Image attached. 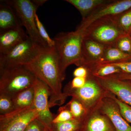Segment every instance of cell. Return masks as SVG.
I'll return each instance as SVG.
<instances>
[{
	"mask_svg": "<svg viewBox=\"0 0 131 131\" xmlns=\"http://www.w3.org/2000/svg\"><path fill=\"white\" fill-rule=\"evenodd\" d=\"M22 65L49 87L50 91V108L63 103L65 100L62 91V82L65 74L61 70L55 48L41 49L30 61Z\"/></svg>",
	"mask_w": 131,
	"mask_h": 131,
	"instance_id": "cell-1",
	"label": "cell"
},
{
	"mask_svg": "<svg viewBox=\"0 0 131 131\" xmlns=\"http://www.w3.org/2000/svg\"><path fill=\"white\" fill-rule=\"evenodd\" d=\"M83 32L76 29L73 31L62 32L54 38L55 49L58 56L62 72L71 64L82 66V45Z\"/></svg>",
	"mask_w": 131,
	"mask_h": 131,
	"instance_id": "cell-2",
	"label": "cell"
},
{
	"mask_svg": "<svg viewBox=\"0 0 131 131\" xmlns=\"http://www.w3.org/2000/svg\"><path fill=\"white\" fill-rule=\"evenodd\" d=\"M37 78L24 66L0 69V94L13 98L34 86Z\"/></svg>",
	"mask_w": 131,
	"mask_h": 131,
	"instance_id": "cell-3",
	"label": "cell"
},
{
	"mask_svg": "<svg viewBox=\"0 0 131 131\" xmlns=\"http://www.w3.org/2000/svg\"><path fill=\"white\" fill-rule=\"evenodd\" d=\"M126 33L118 27L112 16H108L90 24L83 31V37L107 46H115L117 40Z\"/></svg>",
	"mask_w": 131,
	"mask_h": 131,
	"instance_id": "cell-4",
	"label": "cell"
},
{
	"mask_svg": "<svg viewBox=\"0 0 131 131\" xmlns=\"http://www.w3.org/2000/svg\"><path fill=\"white\" fill-rule=\"evenodd\" d=\"M5 1L13 7L22 27L26 28L29 37L42 48H49L38 31L35 16L38 7L32 0H12Z\"/></svg>",
	"mask_w": 131,
	"mask_h": 131,
	"instance_id": "cell-5",
	"label": "cell"
},
{
	"mask_svg": "<svg viewBox=\"0 0 131 131\" xmlns=\"http://www.w3.org/2000/svg\"><path fill=\"white\" fill-rule=\"evenodd\" d=\"M42 49L29 37L7 52L0 54V69L27 63Z\"/></svg>",
	"mask_w": 131,
	"mask_h": 131,
	"instance_id": "cell-6",
	"label": "cell"
},
{
	"mask_svg": "<svg viewBox=\"0 0 131 131\" xmlns=\"http://www.w3.org/2000/svg\"><path fill=\"white\" fill-rule=\"evenodd\" d=\"M38 114L34 106L0 115V131H24Z\"/></svg>",
	"mask_w": 131,
	"mask_h": 131,
	"instance_id": "cell-7",
	"label": "cell"
},
{
	"mask_svg": "<svg viewBox=\"0 0 131 131\" xmlns=\"http://www.w3.org/2000/svg\"><path fill=\"white\" fill-rule=\"evenodd\" d=\"M33 88L34 90V106L38 114L37 118L50 129L55 115L50 110V89L44 83L37 78Z\"/></svg>",
	"mask_w": 131,
	"mask_h": 131,
	"instance_id": "cell-8",
	"label": "cell"
},
{
	"mask_svg": "<svg viewBox=\"0 0 131 131\" xmlns=\"http://www.w3.org/2000/svg\"><path fill=\"white\" fill-rule=\"evenodd\" d=\"M131 8V0H109L98 7L81 22L77 30L83 32L85 29L96 20L104 17L114 16Z\"/></svg>",
	"mask_w": 131,
	"mask_h": 131,
	"instance_id": "cell-9",
	"label": "cell"
},
{
	"mask_svg": "<svg viewBox=\"0 0 131 131\" xmlns=\"http://www.w3.org/2000/svg\"><path fill=\"white\" fill-rule=\"evenodd\" d=\"M96 78L102 86L115 95L123 102L131 106V85L130 83L120 79L116 74Z\"/></svg>",
	"mask_w": 131,
	"mask_h": 131,
	"instance_id": "cell-10",
	"label": "cell"
},
{
	"mask_svg": "<svg viewBox=\"0 0 131 131\" xmlns=\"http://www.w3.org/2000/svg\"><path fill=\"white\" fill-rule=\"evenodd\" d=\"M107 46L83 37L82 45V66L88 69L100 63Z\"/></svg>",
	"mask_w": 131,
	"mask_h": 131,
	"instance_id": "cell-11",
	"label": "cell"
},
{
	"mask_svg": "<svg viewBox=\"0 0 131 131\" xmlns=\"http://www.w3.org/2000/svg\"><path fill=\"white\" fill-rule=\"evenodd\" d=\"M101 90L100 87L93 80L89 79L88 77L87 81L82 87L75 90L67 94L80 101L84 107L91 105L97 100L100 96Z\"/></svg>",
	"mask_w": 131,
	"mask_h": 131,
	"instance_id": "cell-12",
	"label": "cell"
},
{
	"mask_svg": "<svg viewBox=\"0 0 131 131\" xmlns=\"http://www.w3.org/2000/svg\"><path fill=\"white\" fill-rule=\"evenodd\" d=\"M28 37L22 26L0 32V54L7 52Z\"/></svg>",
	"mask_w": 131,
	"mask_h": 131,
	"instance_id": "cell-13",
	"label": "cell"
},
{
	"mask_svg": "<svg viewBox=\"0 0 131 131\" xmlns=\"http://www.w3.org/2000/svg\"><path fill=\"white\" fill-rule=\"evenodd\" d=\"M0 5V32L22 26L13 7L5 1Z\"/></svg>",
	"mask_w": 131,
	"mask_h": 131,
	"instance_id": "cell-14",
	"label": "cell"
},
{
	"mask_svg": "<svg viewBox=\"0 0 131 131\" xmlns=\"http://www.w3.org/2000/svg\"><path fill=\"white\" fill-rule=\"evenodd\" d=\"M102 111L110 119L116 131H131V126L121 115L117 107L111 103L105 104Z\"/></svg>",
	"mask_w": 131,
	"mask_h": 131,
	"instance_id": "cell-15",
	"label": "cell"
},
{
	"mask_svg": "<svg viewBox=\"0 0 131 131\" xmlns=\"http://www.w3.org/2000/svg\"><path fill=\"white\" fill-rule=\"evenodd\" d=\"M79 131H116L105 117L99 115L93 116L88 121H82Z\"/></svg>",
	"mask_w": 131,
	"mask_h": 131,
	"instance_id": "cell-16",
	"label": "cell"
},
{
	"mask_svg": "<svg viewBox=\"0 0 131 131\" xmlns=\"http://www.w3.org/2000/svg\"><path fill=\"white\" fill-rule=\"evenodd\" d=\"M109 0H66L80 12L82 20L84 19L96 8Z\"/></svg>",
	"mask_w": 131,
	"mask_h": 131,
	"instance_id": "cell-17",
	"label": "cell"
},
{
	"mask_svg": "<svg viewBox=\"0 0 131 131\" xmlns=\"http://www.w3.org/2000/svg\"><path fill=\"white\" fill-rule=\"evenodd\" d=\"M131 59L130 55L124 53L115 46H107L105 49L100 62L97 64L117 63Z\"/></svg>",
	"mask_w": 131,
	"mask_h": 131,
	"instance_id": "cell-18",
	"label": "cell"
},
{
	"mask_svg": "<svg viewBox=\"0 0 131 131\" xmlns=\"http://www.w3.org/2000/svg\"><path fill=\"white\" fill-rule=\"evenodd\" d=\"M34 98L33 87L19 93L12 98L14 106V111L33 106Z\"/></svg>",
	"mask_w": 131,
	"mask_h": 131,
	"instance_id": "cell-19",
	"label": "cell"
},
{
	"mask_svg": "<svg viewBox=\"0 0 131 131\" xmlns=\"http://www.w3.org/2000/svg\"><path fill=\"white\" fill-rule=\"evenodd\" d=\"M94 77L103 78L122 73L119 68L111 64H97L88 69Z\"/></svg>",
	"mask_w": 131,
	"mask_h": 131,
	"instance_id": "cell-20",
	"label": "cell"
},
{
	"mask_svg": "<svg viewBox=\"0 0 131 131\" xmlns=\"http://www.w3.org/2000/svg\"><path fill=\"white\" fill-rule=\"evenodd\" d=\"M82 121L73 119L66 122L52 124L51 131H79Z\"/></svg>",
	"mask_w": 131,
	"mask_h": 131,
	"instance_id": "cell-21",
	"label": "cell"
},
{
	"mask_svg": "<svg viewBox=\"0 0 131 131\" xmlns=\"http://www.w3.org/2000/svg\"><path fill=\"white\" fill-rule=\"evenodd\" d=\"M112 17L118 27L124 32L128 33L131 27V8Z\"/></svg>",
	"mask_w": 131,
	"mask_h": 131,
	"instance_id": "cell-22",
	"label": "cell"
},
{
	"mask_svg": "<svg viewBox=\"0 0 131 131\" xmlns=\"http://www.w3.org/2000/svg\"><path fill=\"white\" fill-rule=\"evenodd\" d=\"M35 16L37 28L40 37L49 48L53 49L55 48V41L53 39H51L49 36L43 25L39 19L37 13H35Z\"/></svg>",
	"mask_w": 131,
	"mask_h": 131,
	"instance_id": "cell-23",
	"label": "cell"
},
{
	"mask_svg": "<svg viewBox=\"0 0 131 131\" xmlns=\"http://www.w3.org/2000/svg\"><path fill=\"white\" fill-rule=\"evenodd\" d=\"M67 107L74 118L82 121L81 118L84 113V107L80 101L73 97Z\"/></svg>",
	"mask_w": 131,
	"mask_h": 131,
	"instance_id": "cell-24",
	"label": "cell"
},
{
	"mask_svg": "<svg viewBox=\"0 0 131 131\" xmlns=\"http://www.w3.org/2000/svg\"><path fill=\"white\" fill-rule=\"evenodd\" d=\"M115 47L124 53L131 56V37L129 34L121 36L117 40Z\"/></svg>",
	"mask_w": 131,
	"mask_h": 131,
	"instance_id": "cell-25",
	"label": "cell"
},
{
	"mask_svg": "<svg viewBox=\"0 0 131 131\" xmlns=\"http://www.w3.org/2000/svg\"><path fill=\"white\" fill-rule=\"evenodd\" d=\"M14 110L12 97L4 94H0V114L6 115Z\"/></svg>",
	"mask_w": 131,
	"mask_h": 131,
	"instance_id": "cell-26",
	"label": "cell"
},
{
	"mask_svg": "<svg viewBox=\"0 0 131 131\" xmlns=\"http://www.w3.org/2000/svg\"><path fill=\"white\" fill-rule=\"evenodd\" d=\"M74 118L72 114L67 106L62 107L59 109L58 114L55 115L52 124L64 122Z\"/></svg>",
	"mask_w": 131,
	"mask_h": 131,
	"instance_id": "cell-27",
	"label": "cell"
},
{
	"mask_svg": "<svg viewBox=\"0 0 131 131\" xmlns=\"http://www.w3.org/2000/svg\"><path fill=\"white\" fill-rule=\"evenodd\" d=\"M115 102L119 107L121 115L126 121L131 124V106L124 103L119 99L114 96H112Z\"/></svg>",
	"mask_w": 131,
	"mask_h": 131,
	"instance_id": "cell-28",
	"label": "cell"
},
{
	"mask_svg": "<svg viewBox=\"0 0 131 131\" xmlns=\"http://www.w3.org/2000/svg\"><path fill=\"white\" fill-rule=\"evenodd\" d=\"M47 127L38 118L34 120L24 131H45Z\"/></svg>",
	"mask_w": 131,
	"mask_h": 131,
	"instance_id": "cell-29",
	"label": "cell"
},
{
	"mask_svg": "<svg viewBox=\"0 0 131 131\" xmlns=\"http://www.w3.org/2000/svg\"><path fill=\"white\" fill-rule=\"evenodd\" d=\"M107 64H112L118 67L122 73L131 74V59L124 62Z\"/></svg>",
	"mask_w": 131,
	"mask_h": 131,
	"instance_id": "cell-30",
	"label": "cell"
},
{
	"mask_svg": "<svg viewBox=\"0 0 131 131\" xmlns=\"http://www.w3.org/2000/svg\"><path fill=\"white\" fill-rule=\"evenodd\" d=\"M88 70L84 66H79L73 72V76L74 77L88 78L89 74Z\"/></svg>",
	"mask_w": 131,
	"mask_h": 131,
	"instance_id": "cell-31",
	"label": "cell"
},
{
	"mask_svg": "<svg viewBox=\"0 0 131 131\" xmlns=\"http://www.w3.org/2000/svg\"><path fill=\"white\" fill-rule=\"evenodd\" d=\"M118 77L122 80L131 81V74L121 73L117 75Z\"/></svg>",
	"mask_w": 131,
	"mask_h": 131,
	"instance_id": "cell-32",
	"label": "cell"
},
{
	"mask_svg": "<svg viewBox=\"0 0 131 131\" xmlns=\"http://www.w3.org/2000/svg\"><path fill=\"white\" fill-rule=\"evenodd\" d=\"M33 3L38 7H39L40 6H42L47 1L46 0H32Z\"/></svg>",
	"mask_w": 131,
	"mask_h": 131,
	"instance_id": "cell-33",
	"label": "cell"
},
{
	"mask_svg": "<svg viewBox=\"0 0 131 131\" xmlns=\"http://www.w3.org/2000/svg\"><path fill=\"white\" fill-rule=\"evenodd\" d=\"M45 131H51L50 130V129H48V128L46 127V129L45 130Z\"/></svg>",
	"mask_w": 131,
	"mask_h": 131,
	"instance_id": "cell-34",
	"label": "cell"
},
{
	"mask_svg": "<svg viewBox=\"0 0 131 131\" xmlns=\"http://www.w3.org/2000/svg\"><path fill=\"white\" fill-rule=\"evenodd\" d=\"M129 35H130V36L131 37V32L129 33Z\"/></svg>",
	"mask_w": 131,
	"mask_h": 131,
	"instance_id": "cell-35",
	"label": "cell"
},
{
	"mask_svg": "<svg viewBox=\"0 0 131 131\" xmlns=\"http://www.w3.org/2000/svg\"><path fill=\"white\" fill-rule=\"evenodd\" d=\"M131 32V27L130 29V30H129V33Z\"/></svg>",
	"mask_w": 131,
	"mask_h": 131,
	"instance_id": "cell-36",
	"label": "cell"
}]
</instances>
